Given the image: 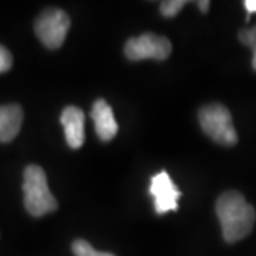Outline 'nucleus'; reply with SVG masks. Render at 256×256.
Returning a JSON list of instances; mask_svg holds the SVG:
<instances>
[{
    "label": "nucleus",
    "mask_w": 256,
    "mask_h": 256,
    "mask_svg": "<svg viewBox=\"0 0 256 256\" xmlns=\"http://www.w3.org/2000/svg\"><path fill=\"white\" fill-rule=\"evenodd\" d=\"M215 210L222 228V236L228 244L246 238L256 220L255 208L238 191L224 192L218 198Z\"/></svg>",
    "instance_id": "obj_1"
},
{
    "label": "nucleus",
    "mask_w": 256,
    "mask_h": 256,
    "mask_svg": "<svg viewBox=\"0 0 256 256\" xmlns=\"http://www.w3.org/2000/svg\"><path fill=\"white\" fill-rule=\"evenodd\" d=\"M24 206L32 216H43L53 214L58 208V202L52 194L44 170L38 165H28L23 172Z\"/></svg>",
    "instance_id": "obj_2"
},
{
    "label": "nucleus",
    "mask_w": 256,
    "mask_h": 256,
    "mask_svg": "<svg viewBox=\"0 0 256 256\" xmlns=\"http://www.w3.org/2000/svg\"><path fill=\"white\" fill-rule=\"evenodd\" d=\"M204 132L220 146H234L238 142V134L229 110L218 102L204 106L198 112Z\"/></svg>",
    "instance_id": "obj_3"
},
{
    "label": "nucleus",
    "mask_w": 256,
    "mask_h": 256,
    "mask_svg": "<svg viewBox=\"0 0 256 256\" xmlns=\"http://www.w3.org/2000/svg\"><path fill=\"white\" fill-rule=\"evenodd\" d=\"M70 28V18L62 9L44 10L34 23V32L38 40L47 47L56 50L62 46Z\"/></svg>",
    "instance_id": "obj_4"
},
{
    "label": "nucleus",
    "mask_w": 256,
    "mask_h": 256,
    "mask_svg": "<svg viewBox=\"0 0 256 256\" xmlns=\"http://www.w3.org/2000/svg\"><path fill=\"white\" fill-rule=\"evenodd\" d=\"M172 52L171 42L164 36L156 33H144L138 37H131L124 46V54L131 62H140L146 58L165 60Z\"/></svg>",
    "instance_id": "obj_5"
},
{
    "label": "nucleus",
    "mask_w": 256,
    "mask_h": 256,
    "mask_svg": "<svg viewBox=\"0 0 256 256\" xmlns=\"http://www.w3.org/2000/svg\"><path fill=\"white\" fill-rule=\"evenodd\" d=\"M150 194L154 198V208L158 215H164L170 210H178V200L181 191L172 182L166 171H161L151 178Z\"/></svg>",
    "instance_id": "obj_6"
},
{
    "label": "nucleus",
    "mask_w": 256,
    "mask_h": 256,
    "mask_svg": "<svg viewBox=\"0 0 256 256\" xmlns=\"http://www.w3.org/2000/svg\"><path fill=\"white\" fill-rule=\"evenodd\" d=\"M92 118L94 121L96 132L101 141L108 142L117 136L118 124H117L114 112L107 101L102 98L94 101L92 108Z\"/></svg>",
    "instance_id": "obj_7"
},
{
    "label": "nucleus",
    "mask_w": 256,
    "mask_h": 256,
    "mask_svg": "<svg viewBox=\"0 0 256 256\" xmlns=\"http://www.w3.org/2000/svg\"><path fill=\"white\" fill-rule=\"evenodd\" d=\"M84 111L76 106L66 107L62 112L60 122L64 127L66 141L70 148H80L84 144Z\"/></svg>",
    "instance_id": "obj_8"
},
{
    "label": "nucleus",
    "mask_w": 256,
    "mask_h": 256,
    "mask_svg": "<svg viewBox=\"0 0 256 256\" xmlns=\"http://www.w3.org/2000/svg\"><path fill=\"white\" fill-rule=\"evenodd\" d=\"M23 124V110L18 104L0 106V142H10L18 137Z\"/></svg>",
    "instance_id": "obj_9"
},
{
    "label": "nucleus",
    "mask_w": 256,
    "mask_h": 256,
    "mask_svg": "<svg viewBox=\"0 0 256 256\" xmlns=\"http://www.w3.org/2000/svg\"><path fill=\"white\" fill-rule=\"evenodd\" d=\"M72 249H73V254L76 256H116L112 254H108V252H100L87 242L84 239H77L74 240L73 245H72Z\"/></svg>",
    "instance_id": "obj_10"
},
{
    "label": "nucleus",
    "mask_w": 256,
    "mask_h": 256,
    "mask_svg": "<svg viewBox=\"0 0 256 256\" xmlns=\"http://www.w3.org/2000/svg\"><path fill=\"white\" fill-rule=\"evenodd\" d=\"M186 4L185 0H166L160 6V12L164 18H175Z\"/></svg>",
    "instance_id": "obj_11"
},
{
    "label": "nucleus",
    "mask_w": 256,
    "mask_h": 256,
    "mask_svg": "<svg viewBox=\"0 0 256 256\" xmlns=\"http://www.w3.org/2000/svg\"><path fill=\"white\" fill-rule=\"evenodd\" d=\"M238 38L242 44H245L246 47L254 50L256 47V26H254V28H242L238 33Z\"/></svg>",
    "instance_id": "obj_12"
},
{
    "label": "nucleus",
    "mask_w": 256,
    "mask_h": 256,
    "mask_svg": "<svg viewBox=\"0 0 256 256\" xmlns=\"http://www.w3.org/2000/svg\"><path fill=\"white\" fill-rule=\"evenodd\" d=\"M12 64H13V57L10 54V52L6 47L0 44V74L9 72Z\"/></svg>",
    "instance_id": "obj_13"
},
{
    "label": "nucleus",
    "mask_w": 256,
    "mask_h": 256,
    "mask_svg": "<svg viewBox=\"0 0 256 256\" xmlns=\"http://www.w3.org/2000/svg\"><path fill=\"white\" fill-rule=\"evenodd\" d=\"M244 6H245V10H246V22H249V18L252 14L256 13V0H245L244 2Z\"/></svg>",
    "instance_id": "obj_14"
},
{
    "label": "nucleus",
    "mask_w": 256,
    "mask_h": 256,
    "mask_svg": "<svg viewBox=\"0 0 256 256\" xmlns=\"http://www.w3.org/2000/svg\"><path fill=\"white\" fill-rule=\"evenodd\" d=\"M210 6V0H201V2H198V8H200V10H201L202 13H208Z\"/></svg>",
    "instance_id": "obj_15"
},
{
    "label": "nucleus",
    "mask_w": 256,
    "mask_h": 256,
    "mask_svg": "<svg viewBox=\"0 0 256 256\" xmlns=\"http://www.w3.org/2000/svg\"><path fill=\"white\" fill-rule=\"evenodd\" d=\"M252 53H254L252 54V67H254V70L256 72V47L252 50Z\"/></svg>",
    "instance_id": "obj_16"
}]
</instances>
